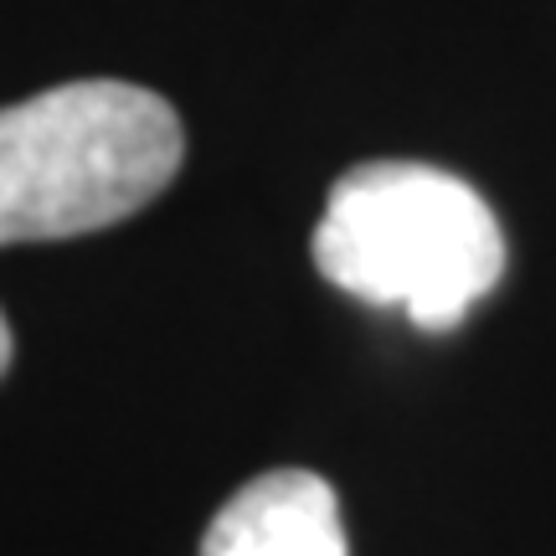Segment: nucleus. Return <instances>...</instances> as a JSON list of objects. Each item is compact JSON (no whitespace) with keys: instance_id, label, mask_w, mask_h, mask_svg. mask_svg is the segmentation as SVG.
Returning a JSON list of instances; mask_svg holds the SVG:
<instances>
[{"instance_id":"obj_1","label":"nucleus","mask_w":556,"mask_h":556,"mask_svg":"<svg viewBox=\"0 0 556 556\" xmlns=\"http://www.w3.org/2000/svg\"><path fill=\"white\" fill-rule=\"evenodd\" d=\"M176 109L119 78H78L0 109V242H52L135 217L176 180Z\"/></svg>"},{"instance_id":"obj_2","label":"nucleus","mask_w":556,"mask_h":556,"mask_svg":"<svg viewBox=\"0 0 556 556\" xmlns=\"http://www.w3.org/2000/svg\"><path fill=\"white\" fill-rule=\"evenodd\" d=\"M315 268L422 330H454L505 274V232L469 180L422 160H366L330 186Z\"/></svg>"},{"instance_id":"obj_3","label":"nucleus","mask_w":556,"mask_h":556,"mask_svg":"<svg viewBox=\"0 0 556 556\" xmlns=\"http://www.w3.org/2000/svg\"><path fill=\"white\" fill-rule=\"evenodd\" d=\"M201 556H345L336 490L309 469L248 479L212 516Z\"/></svg>"},{"instance_id":"obj_4","label":"nucleus","mask_w":556,"mask_h":556,"mask_svg":"<svg viewBox=\"0 0 556 556\" xmlns=\"http://www.w3.org/2000/svg\"><path fill=\"white\" fill-rule=\"evenodd\" d=\"M5 366H11V325L0 315V377H5Z\"/></svg>"}]
</instances>
